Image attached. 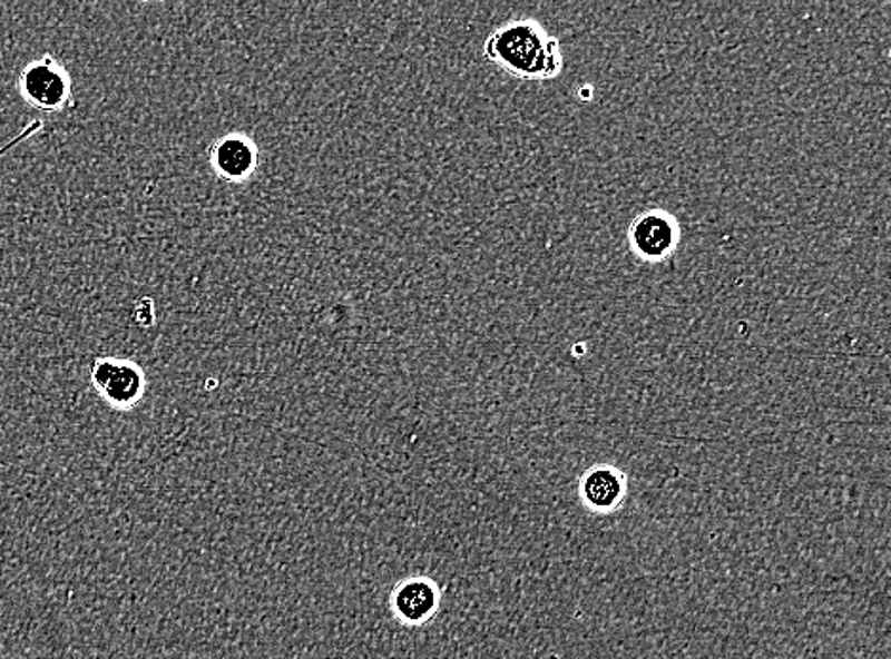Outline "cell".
<instances>
[{
	"instance_id": "obj_1",
	"label": "cell",
	"mask_w": 891,
	"mask_h": 659,
	"mask_svg": "<svg viewBox=\"0 0 891 659\" xmlns=\"http://www.w3.org/2000/svg\"><path fill=\"white\" fill-rule=\"evenodd\" d=\"M487 61L521 80H554L562 72L561 42L538 20L506 21L483 45Z\"/></svg>"
},
{
	"instance_id": "obj_2",
	"label": "cell",
	"mask_w": 891,
	"mask_h": 659,
	"mask_svg": "<svg viewBox=\"0 0 891 659\" xmlns=\"http://www.w3.org/2000/svg\"><path fill=\"white\" fill-rule=\"evenodd\" d=\"M629 252L640 263L659 265L672 259L681 244V225L677 217L667 209H646L637 215L627 228Z\"/></svg>"
},
{
	"instance_id": "obj_3",
	"label": "cell",
	"mask_w": 891,
	"mask_h": 659,
	"mask_svg": "<svg viewBox=\"0 0 891 659\" xmlns=\"http://www.w3.org/2000/svg\"><path fill=\"white\" fill-rule=\"evenodd\" d=\"M20 94L37 110L59 112L72 105L71 75L58 59L42 56L21 71Z\"/></svg>"
},
{
	"instance_id": "obj_4",
	"label": "cell",
	"mask_w": 891,
	"mask_h": 659,
	"mask_svg": "<svg viewBox=\"0 0 891 659\" xmlns=\"http://www.w3.org/2000/svg\"><path fill=\"white\" fill-rule=\"evenodd\" d=\"M90 381L117 411L136 407L147 392V375L141 365L120 357H97L90 368Z\"/></svg>"
},
{
	"instance_id": "obj_5",
	"label": "cell",
	"mask_w": 891,
	"mask_h": 659,
	"mask_svg": "<svg viewBox=\"0 0 891 659\" xmlns=\"http://www.w3.org/2000/svg\"><path fill=\"white\" fill-rule=\"evenodd\" d=\"M441 597L440 583L430 576H409L392 589L390 610L400 626L424 627L440 612Z\"/></svg>"
},
{
	"instance_id": "obj_6",
	"label": "cell",
	"mask_w": 891,
	"mask_h": 659,
	"mask_svg": "<svg viewBox=\"0 0 891 659\" xmlns=\"http://www.w3.org/2000/svg\"><path fill=\"white\" fill-rule=\"evenodd\" d=\"M629 492L627 473L614 464L589 465L578 481V496L589 513L613 515L621 510Z\"/></svg>"
},
{
	"instance_id": "obj_7",
	"label": "cell",
	"mask_w": 891,
	"mask_h": 659,
	"mask_svg": "<svg viewBox=\"0 0 891 659\" xmlns=\"http://www.w3.org/2000/svg\"><path fill=\"white\" fill-rule=\"evenodd\" d=\"M207 160L214 174L223 181L242 185L249 181L257 171L261 155L253 137L231 131L212 141L207 147Z\"/></svg>"
},
{
	"instance_id": "obj_8",
	"label": "cell",
	"mask_w": 891,
	"mask_h": 659,
	"mask_svg": "<svg viewBox=\"0 0 891 659\" xmlns=\"http://www.w3.org/2000/svg\"><path fill=\"white\" fill-rule=\"evenodd\" d=\"M42 128H45V122H40V120H32V122L29 124V126H26V128H23L18 136L13 137V139H10L4 147H0V158H4L10 150L16 149L18 145H21V142L27 141L29 137L35 136V134H39Z\"/></svg>"
},
{
	"instance_id": "obj_9",
	"label": "cell",
	"mask_w": 891,
	"mask_h": 659,
	"mask_svg": "<svg viewBox=\"0 0 891 659\" xmlns=\"http://www.w3.org/2000/svg\"><path fill=\"white\" fill-rule=\"evenodd\" d=\"M134 317H136L137 324L141 325V327H150V325L155 324L156 314L153 298L137 301Z\"/></svg>"
}]
</instances>
